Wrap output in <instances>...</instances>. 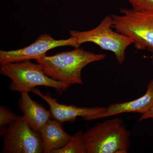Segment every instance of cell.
Listing matches in <instances>:
<instances>
[{"instance_id":"cell-1","label":"cell","mask_w":153,"mask_h":153,"mask_svg":"<svg viewBox=\"0 0 153 153\" xmlns=\"http://www.w3.org/2000/svg\"><path fill=\"white\" fill-rule=\"evenodd\" d=\"M105 57L104 54H95L78 47L52 56L46 55L36 61L47 76L71 85L83 84L82 69L88 64L103 60Z\"/></svg>"},{"instance_id":"cell-2","label":"cell","mask_w":153,"mask_h":153,"mask_svg":"<svg viewBox=\"0 0 153 153\" xmlns=\"http://www.w3.org/2000/svg\"><path fill=\"white\" fill-rule=\"evenodd\" d=\"M130 136L120 118L97 123L84 132L87 153H128Z\"/></svg>"},{"instance_id":"cell-3","label":"cell","mask_w":153,"mask_h":153,"mask_svg":"<svg viewBox=\"0 0 153 153\" xmlns=\"http://www.w3.org/2000/svg\"><path fill=\"white\" fill-rule=\"evenodd\" d=\"M0 72L11 79L9 89L20 93L31 92L36 87L44 86L54 88L62 94L71 86L49 77L38 63L30 60L1 65Z\"/></svg>"},{"instance_id":"cell-4","label":"cell","mask_w":153,"mask_h":153,"mask_svg":"<svg viewBox=\"0 0 153 153\" xmlns=\"http://www.w3.org/2000/svg\"><path fill=\"white\" fill-rule=\"evenodd\" d=\"M120 15H111L113 28L133 41L137 50H147L153 54V11L122 8Z\"/></svg>"},{"instance_id":"cell-5","label":"cell","mask_w":153,"mask_h":153,"mask_svg":"<svg viewBox=\"0 0 153 153\" xmlns=\"http://www.w3.org/2000/svg\"><path fill=\"white\" fill-rule=\"evenodd\" d=\"M112 28V17L107 16L92 30L86 31L71 30L69 33L75 38L79 46L83 43L91 42L103 50L113 52L118 63L122 65L125 61L126 50L133 44V41L128 36L114 31Z\"/></svg>"},{"instance_id":"cell-6","label":"cell","mask_w":153,"mask_h":153,"mask_svg":"<svg viewBox=\"0 0 153 153\" xmlns=\"http://www.w3.org/2000/svg\"><path fill=\"white\" fill-rule=\"evenodd\" d=\"M2 137V153H44L40 132L33 130L23 116L9 125Z\"/></svg>"},{"instance_id":"cell-7","label":"cell","mask_w":153,"mask_h":153,"mask_svg":"<svg viewBox=\"0 0 153 153\" xmlns=\"http://www.w3.org/2000/svg\"><path fill=\"white\" fill-rule=\"evenodd\" d=\"M64 46H71L75 48L79 47L74 37L71 36L67 39L55 40L49 34L44 33L38 36L36 41L27 47L10 51L1 50L0 63L3 65L32 59L36 60L46 56L49 50Z\"/></svg>"},{"instance_id":"cell-8","label":"cell","mask_w":153,"mask_h":153,"mask_svg":"<svg viewBox=\"0 0 153 153\" xmlns=\"http://www.w3.org/2000/svg\"><path fill=\"white\" fill-rule=\"evenodd\" d=\"M31 92L39 96L47 102L52 119L61 123L74 122L79 117L88 121L96 120L97 117L104 112L106 108L105 107H78L61 104L58 102L56 98L52 97L49 91L43 94L36 88L32 89Z\"/></svg>"},{"instance_id":"cell-9","label":"cell","mask_w":153,"mask_h":153,"mask_svg":"<svg viewBox=\"0 0 153 153\" xmlns=\"http://www.w3.org/2000/svg\"><path fill=\"white\" fill-rule=\"evenodd\" d=\"M153 105V79L149 82L144 95L131 101L111 103L96 119L113 116L126 113H137L142 114L149 110Z\"/></svg>"},{"instance_id":"cell-10","label":"cell","mask_w":153,"mask_h":153,"mask_svg":"<svg viewBox=\"0 0 153 153\" xmlns=\"http://www.w3.org/2000/svg\"><path fill=\"white\" fill-rule=\"evenodd\" d=\"M28 93H21L19 108L33 130L40 132L45 124L52 119V114L50 110L45 109L42 105L32 99Z\"/></svg>"},{"instance_id":"cell-11","label":"cell","mask_w":153,"mask_h":153,"mask_svg":"<svg viewBox=\"0 0 153 153\" xmlns=\"http://www.w3.org/2000/svg\"><path fill=\"white\" fill-rule=\"evenodd\" d=\"M62 124L52 119L47 122L40 131L44 153H53L63 148L70 140L72 135L65 131Z\"/></svg>"},{"instance_id":"cell-12","label":"cell","mask_w":153,"mask_h":153,"mask_svg":"<svg viewBox=\"0 0 153 153\" xmlns=\"http://www.w3.org/2000/svg\"><path fill=\"white\" fill-rule=\"evenodd\" d=\"M53 153H87L84 132L82 131L76 132L66 146Z\"/></svg>"},{"instance_id":"cell-13","label":"cell","mask_w":153,"mask_h":153,"mask_svg":"<svg viewBox=\"0 0 153 153\" xmlns=\"http://www.w3.org/2000/svg\"><path fill=\"white\" fill-rule=\"evenodd\" d=\"M18 116L5 107L0 106V135L2 136L7 127Z\"/></svg>"},{"instance_id":"cell-14","label":"cell","mask_w":153,"mask_h":153,"mask_svg":"<svg viewBox=\"0 0 153 153\" xmlns=\"http://www.w3.org/2000/svg\"><path fill=\"white\" fill-rule=\"evenodd\" d=\"M132 9L136 11H153V0H127Z\"/></svg>"},{"instance_id":"cell-15","label":"cell","mask_w":153,"mask_h":153,"mask_svg":"<svg viewBox=\"0 0 153 153\" xmlns=\"http://www.w3.org/2000/svg\"><path fill=\"white\" fill-rule=\"evenodd\" d=\"M150 119L153 120V105L149 111L146 112V113L141 114L139 120V121H142Z\"/></svg>"}]
</instances>
